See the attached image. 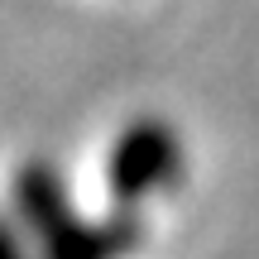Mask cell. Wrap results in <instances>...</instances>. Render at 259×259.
I'll return each instance as SVG.
<instances>
[{
  "label": "cell",
  "instance_id": "6da1fadb",
  "mask_svg": "<svg viewBox=\"0 0 259 259\" xmlns=\"http://www.w3.org/2000/svg\"><path fill=\"white\" fill-rule=\"evenodd\" d=\"M10 202L38 259H135L149 240L139 206H111L106 216L77 211L53 158H24L10 178Z\"/></svg>",
  "mask_w": 259,
  "mask_h": 259
},
{
  "label": "cell",
  "instance_id": "7a4b0ae2",
  "mask_svg": "<svg viewBox=\"0 0 259 259\" xmlns=\"http://www.w3.org/2000/svg\"><path fill=\"white\" fill-rule=\"evenodd\" d=\"M183 178H187V144L178 125L163 115H135L106 154V187H111L115 206L144 211V202L178 192Z\"/></svg>",
  "mask_w": 259,
  "mask_h": 259
},
{
  "label": "cell",
  "instance_id": "3957f363",
  "mask_svg": "<svg viewBox=\"0 0 259 259\" xmlns=\"http://www.w3.org/2000/svg\"><path fill=\"white\" fill-rule=\"evenodd\" d=\"M0 259H38L34 254V240H29V231L19 226L15 211H0Z\"/></svg>",
  "mask_w": 259,
  "mask_h": 259
}]
</instances>
